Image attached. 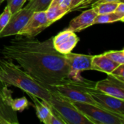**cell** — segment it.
<instances>
[{
    "label": "cell",
    "mask_w": 124,
    "mask_h": 124,
    "mask_svg": "<svg viewBox=\"0 0 124 124\" xmlns=\"http://www.w3.org/2000/svg\"><path fill=\"white\" fill-rule=\"evenodd\" d=\"M69 68V78L72 80L81 79L80 73L84 70H92V61L93 55L76 54L72 52L64 54Z\"/></svg>",
    "instance_id": "obj_7"
},
{
    "label": "cell",
    "mask_w": 124,
    "mask_h": 124,
    "mask_svg": "<svg viewBox=\"0 0 124 124\" xmlns=\"http://www.w3.org/2000/svg\"><path fill=\"white\" fill-rule=\"evenodd\" d=\"M4 1H5V0H0V4H1V3Z\"/></svg>",
    "instance_id": "obj_30"
},
{
    "label": "cell",
    "mask_w": 124,
    "mask_h": 124,
    "mask_svg": "<svg viewBox=\"0 0 124 124\" xmlns=\"http://www.w3.org/2000/svg\"><path fill=\"white\" fill-rule=\"evenodd\" d=\"M95 89L106 94L124 100V81L110 75L104 79L95 82Z\"/></svg>",
    "instance_id": "obj_12"
},
{
    "label": "cell",
    "mask_w": 124,
    "mask_h": 124,
    "mask_svg": "<svg viewBox=\"0 0 124 124\" xmlns=\"http://www.w3.org/2000/svg\"><path fill=\"white\" fill-rule=\"evenodd\" d=\"M119 1H102L99 2L93 5L91 8L95 11L97 15H102V14H108L114 12Z\"/></svg>",
    "instance_id": "obj_17"
},
{
    "label": "cell",
    "mask_w": 124,
    "mask_h": 124,
    "mask_svg": "<svg viewBox=\"0 0 124 124\" xmlns=\"http://www.w3.org/2000/svg\"><path fill=\"white\" fill-rule=\"evenodd\" d=\"M70 12L69 9L60 4H49L46 9V17L49 25L60 20L64 15Z\"/></svg>",
    "instance_id": "obj_16"
},
{
    "label": "cell",
    "mask_w": 124,
    "mask_h": 124,
    "mask_svg": "<svg viewBox=\"0 0 124 124\" xmlns=\"http://www.w3.org/2000/svg\"><path fill=\"white\" fill-rule=\"evenodd\" d=\"M97 13L93 9V8L88 9L78 16L74 17L69 23L68 29L74 32H80L92 25H93V22L97 16Z\"/></svg>",
    "instance_id": "obj_13"
},
{
    "label": "cell",
    "mask_w": 124,
    "mask_h": 124,
    "mask_svg": "<svg viewBox=\"0 0 124 124\" xmlns=\"http://www.w3.org/2000/svg\"><path fill=\"white\" fill-rule=\"evenodd\" d=\"M120 64H118L107 57L105 54H103V53L101 54L93 55L92 57V70L105 73L107 75H109Z\"/></svg>",
    "instance_id": "obj_14"
},
{
    "label": "cell",
    "mask_w": 124,
    "mask_h": 124,
    "mask_svg": "<svg viewBox=\"0 0 124 124\" xmlns=\"http://www.w3.org/2000/svg\"><path fill=\"white\" fill-rule=\"evenodd\" d=\"M84 0H72L71 1V4H70V12L71 11H73L74 9L78 7L79 4H81Z\"/></svg>",
    "instance_id": "obj_29"
},
{
    "label": "cell",
    "mask_w": 124,
    "mask_h": 124,
    "mask_svg": "<svg viewBox=\"0 0 124 124\" xmlns=\"http://www.w3.org/2000/svg\"><path fill=\"white\" fill-rule=\"evenodd\" d=\"M12 14L11 13L10 9L8 7V6H6L5 8L4 9V11L0 15V32L7 25V24L8 23L9 19L12 17Z\"/></svg>",
    "instance_id": "obj_22"
},
{
    "label": "cell",
    "mask_w": 124,
    "mask_h": 124,
    "mask_svg": "<svg viewBox=\"0 0 124 124\" xmlns=\"http://www.w3.org/2000/svg\"><path fill=\"white\" fill-rule=\"evenodd\" d=\"M109 75L124 81V64H120L118 65Z\"/></svg>",
    "instance_id": "obj_25"
},
{
    "label": "cell",
    "mask_w": 124,
    "mask_h": 124,
    "mask_svg": "<svg viewBox=\"0 0 124 124\" xmlns=\"http://www.w3.org/2000/svg\"><path fill=\"white\" fill-rule=\"evenodd\" d=\"M26 1L27 0H7V6H8L11 13L13 15L17 11H19L21 8H23Z\"/></svg>",
    "instance_id": "obj_23"
},
{
    "label": "cell",
    "mask_w": 124,
    "mask_h": 124,
    "mask_svg": "<svg viewBox=\"0 0 124 124\" xmlns=\"http://www.w3.org/2000/svg\"><path fill=\"white\" fill-rule=\"evenodd\" d=\"M119 1V2H124V0H84L81 4L76 7L73 11L79 10V9H81L83 8H86V7L91 8L93 5H94L97 3L102 2V1Z\"/></svg>",
    "instance_id": "obj_24"
},
{
    "label": "cell",
    "mask_w": 124,
    "mask_h": 124,
    "mask_svg": "<svg viewBox=\"0 0 124 124\" xmlns=\"http://www.w3.org/2000/svg\"><path fill=\"white\" fill-rule=\"evenodd\" d=\"M94 85L95 82L91 81L86 86V91L96 104L108 111L124 116V100L102 93L96 89Z\"/></svg>",
    "instance_id": "obj_6"
},
{
    "label": "cell",
    "mask_w": 124,
    "mask_h": 124,
    "mask_svg": "<svg viewBox=\"0 0 124 124\" xmlns=\"http://www.w3.org/2000/svg\"><path fill=\"white\" fill-rule=\"evenodd\" d=\"M33 13L32 9L23 7L12 15L8 23L0 32V38L17 35L27 24Z\"/></svg>",
    "instance_id": "obj_9"
},
{
    "label": "cell",
    "mask_w": 124,
    "mask_h": 124,
    "mask_svg": "<svg viewBox=\"0 0 124 124\" xmlns=\"http://www.w3.org/2000/svg\"><path fill=\"white\" fill-rule=\"evenodd\" d=\"M91 81L86 80L84 78L79 80L68 78L60 84L51 86L49 91L52 92L54 90L56 92L71 102L97 105L92 96L86 91V86Z\"/></svg>",
    "instance_id": "obj_4"
},
{
    "label": "cell",
    "mask_w": 124,
    "mask_h": 124,
    "mask_svg": "<svg viewBox=\"0 0 124 124\" xmlns=\"http://www.w3.org/2000/svg\"><path fill=\"white\" fill-rule=\"evenodd\" d=\"M49 124H65V123L61 118L52 113L49 118Z\"/></svg>",
    "instance_id": "obj_27"
},
{
    "label": "cell",
    "mask_w": 124,
    "mask_h": 124,
    "mask_svg": "<svg viewBox=\"0 0 124 124\" xmlns=\"http://www.w3.org/2000/svg\"><path fill=\"white\" fill-rule=\"evenodd\" d=\"M12 91L0 81V124H18L16 112L12 108Z\"/></svg>",
    "instance_id": "obj_8"
},
{
    "label": "cell",
    "mask_w": 124,
    "mask_h": 124,
    "mask_svg": "<svg viewBox=\"0 0 124 124\" xmlns=\"http://www.w3.org/2000/svg\"><path fill=\"white\" fill-rule=\"evenodd\" d=\"M71 1L72 0H52L50 4H60L62 7L68 9L69 11L70 12V7Z\"/></svg>",
    "instance_id": "obj_26"
},
{
    "label": "cell",
    "mask_w": 124,
    "mask_h": 124,
    "mask_svg": "<svg viewBox=\"0 0 124 124\" xmlns=\"http://www.w3.org/2000/svg\"><path fill=\"white\" fill-rule=\"evenodd\" d=\"M124 22L121 18L116 15L115 12L108 13V14H102L97 15L93 22V25L96 24H104V23H112L115 22Z\"/></svg>",
    "instance_id": "obj_18"
},
{
    "label": "cell",
    "mask_w": 124,
    "mask_h": 124,
    "mask_svg": "<svg viewBox=\"0 0 124 124\" xmlns=\"http://www.w3.org/2000/svg\"><path fill=\"white\" fill-rule=\"evenodd\" d=\"M29 97L32 99L33 102L34 108L36 112V116L39 121L43 124H49L50 116L52 113L49 105L35 96L29 95Z\"/></svg>",
    "instance_id": "obj_15"
},
{
    "label": "cell",
    "mask_w": 124,
    "mask_h": 124,
    "mask_svg": "<svg viewBox=\"0 0 124 124\" xmlns=\"http://www.w3.org/2000/svg\"><path fill=\"white\" fill-rule=\"evenodd\" d=\"M51 97L47 102L52 112L61 118L65 124H92L72 103L54 90L50 92Z\"/></svg>",
    "instance_id": "obj_3"
},
{
    "label": "cell",
    "mask_w": 124,
    "mask_h": 124,
    "mask_svg": "<svg viewBox=\"0 0 124 124\" xmlns=\"http://www.w3.org/2000/svg\"><path fill=\"white\" fill-rule=\"evenodd\" d=\"M50 26L46 14V10L33 12L31 18L17 35L27 38H35L44 29Z\"/></svg>",
    "instance_id": "obj_10"
},
{
    "label": "cell",
    "mask_w": 124,
    "mask_h": 124,
    "mask_svg": "<svg viewBox=\"0 0 124 124\" xmlns=\"http://www.w3.org/2000/svg\"><path fill=\"white\" fill-rule=\"evenodd\" d=\"M0 81L17 87L28 95L35 96L46 103L50 100V91L11 60L0 59Z\"/></svg>",
    "instance_id": "obj_2"
},
{
    "label": "cell",
    "mask_w": 124,
    "mask_h": 124,
    "mask_svg": "<svg viewBox=\"0 0 124 124\" xmlns=\"http://www.w3.org/2000/svg\"><path fill=\"white\" fill-rule=\"evenodd\" d=\"M72 103L92 124H124V116L108 111L97 105L78 102Z\"/></svg>",
    "instance_id": "obj_5"
},
{
    "label": "cell",
    "mask_w": 124,
    "mask_h": 124,
    "mask_svg": "<svg viewBox=\"0 0 124 124\" xmlns=\"http://www.w3.org/2000/svg\"><path fill=\"white\" fill-rule=\"evenodd\" d=\"M4 45L0 52L18 65L49 90L69 78V68L64 54L57 52L52 37L41 41L20 35Z\"/></svg>",
    "instance_id": "obj_1"
},
{
    "label": "cell",
    "mask_w": 124,
    "mask_h": 124,
    "mask_svg": "<svg viewBox=\"0 0 124 124\" xmlns=\"http://www.w3.org/2000/svg\"><path fill=\"white\" fill-rule=\"evenodd\" d=\"M116 15H118L121 18V20L124 21V2H120L118 4V6H117V7H116V10H115V12H114Z\"/></svg>",
    "instance_id": "obj_28"
},
{
    "label": "cell",
    "mask_w": 124,
    "mask_h": 124,
    "mask_svg": "<svg viewBox=\"0 0 124 124\" xmlns=\"http://www.w3.org/2000/svg\"><path fill=\"white\" fill-rule=\"evenodd\" d=\"M107 57L118 64H124V50H110L103 53Z\"/></svg>",
    "instance_id": "obj_21"
},
{
    "label": "cell",
    "mask_w": 124,
    "mask_h": 124,
    "mask_svg": "<svg viewBox=\"0 0 124 124\" xmlns=\"http://www.w3.org/2000/svg\"><path fill=\"white\" fill-rule=\"evenodd\" d=\"M29 105L28 100L25 97L12 99V108L15 112H23L28 108Z\"/></svg>",
    "instance_id": "obj_20"
},
{
    "label": "cell",
    "mask_w": 124,
    "mask_h": 124,
    "mask_svg": "<svg viewBox=\"0 0 124 124\" xmlns=\"http://www.w3.org/2000/svg\"><path fill=\"white\" fill-rule=\"evenodd\" d=\"M78 41L79 38L76 33L68 28L63 30L55 36L52 37L54 48L57 52L62 54L71 52Z\"/></svg>",
    "instance_id": "obj_11"
},
{
    "label": "cell",
    "mask_w": 124,
    "mask_h": 124,
    "mask_svg": "<svg viewBox=\"0 0 124 124\" xmlns=\"http://www.w3.org/2000/svg\"><path fill=\"white\" fill-rule=\"evenodd\" d=\"M52 0H28L25 8L32 9L33 12L46 10Z\"/></svg>",
    "instance_id": "obj_19"
}]
</instances>
